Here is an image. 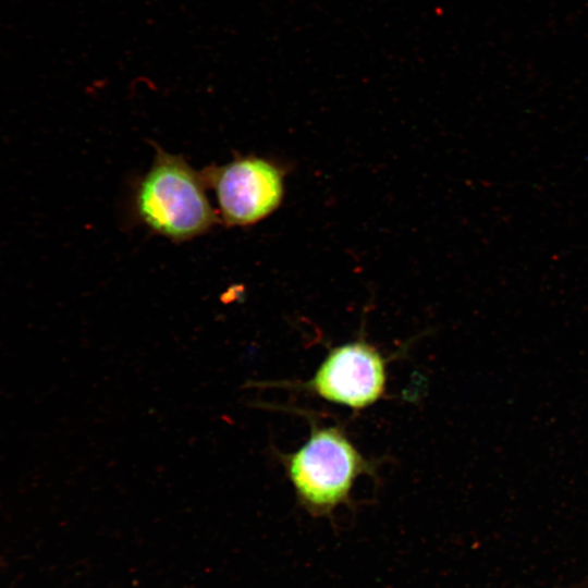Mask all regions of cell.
I'll return each instance as SVG.
<instances>
[{"label":"cell","instance_id":"obj_1","mask_svg":"<svg viewBox=\"0 0 588 588\" xmlns=\"http://www.w3.org/2000/svg\"><path fill=\"white\" fill-rule=\"evenodd\" d=\"M206 188L200 172L182 156L157 147L150 168L136 182L134 216L151 232L173 242L195 238L220 221Z\"/></svg>","mask_w":588,"mask_h":588},{"label":"cell","instance_id":"obj_2","mask_svg":"<svg viewBox=\"0 0 588 588\" xmlns=\"http://www.w3.org/2000/svg\"><path fill=\"white\" fill-rule=\"evenodd\" d=\"M299 506L315 517H331L351 502L356 479L371 475L365 458L339 426L311 424L308 440L295 452L280 454Z\"/></svg>","mask_w":588,"mask_h":588},{"label":"cell","instance_id":"obj_3","mask_svg":"<svg viewBox=\"0 0 588 588\" xmlns=\"http://www.w3.org/2000/svg\"><path fill=\"white\" fill-rule=\"evenodd\" d=\"M215 192L219 218L226 226H247L271 215L284 194L282 170L268 159L238 156L200 171Z\"/></svg>","mask_w":588,"mask_h":588},{"label":"cell","instance_id":"obj_4","mask_svg":"<svg viewBox=\"0 0 588 588\" xmlns=\"http://www.w3.org/2000/svg\"><path fill=\"white\" fill-rule=\"evenodd\" d=\"M387 365L376 346L357 339L331 347L308 381L290 385L358 412L384 396Z\"/></svg>","mask_w":588,"mask_h":588}]
</instances>
